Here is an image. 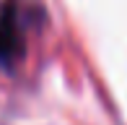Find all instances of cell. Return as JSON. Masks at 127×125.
I'll list each match as a JSON object with an SVG mask.
<instances>
[{
    "instance_id": "obj_1",
    "label": "cell",
    "mask_w": 127,
    "mask_h": 125,
    "mask_svg": "<svg viewBox=\"0 0 127 125\" xmlns=\"http://www.w3.org/2000/svg\"><path fill=\"white\" fill-rule=\"evenodd\" d=\"M29 13L21 3H5L0 10V65L13 62L26 47Z\"/></svg>"
}]
</instances>
